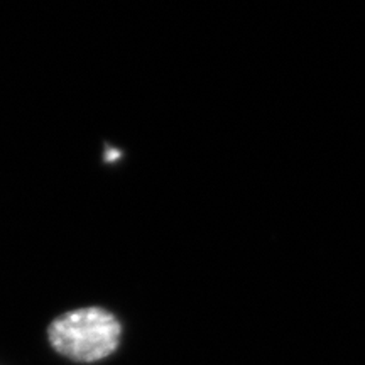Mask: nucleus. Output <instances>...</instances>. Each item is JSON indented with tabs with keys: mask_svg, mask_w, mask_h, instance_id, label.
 I'll return each instance as SVG.
<instances>
[{
	"mask_svg": "<svg viewBox=\"0 0 365 365\" xmlns=\"http://www.w3.org/2000/svg\"><path fill=\"white\" fill-rule=\"evenodd\" d=\"M120 323L102 308H83L65 313L49 327L54 350L76 362H95L108 357L120 341Z\"/></svg>",
	"mask_w": 365,
	"mask_h": 365,
	"instance_id": "obj_1",
	"label": "nucleus"
}]
</instances>
